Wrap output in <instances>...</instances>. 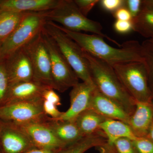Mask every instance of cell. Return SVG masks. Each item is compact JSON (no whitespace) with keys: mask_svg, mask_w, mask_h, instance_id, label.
<instances>
[{"mask_svg":"<svg viewBox=\"0 0 153 153\" xmlns=\"http://www.w3.org/2000/svg\"><path fill=\"white\" fill-rule=\"evenodd\" d=\"M100 1L102 7L105 10L113 13L118 9L124 7V0H102Z\"/></svg>","mask_w":153,"mask_h":153,"instance_id":"4dcf8cb0","label":"cell"},{"mask_svg":"<svg viewBox=\"0 0 153 153\" xmlns=\"http://www.w3.org/2000/svg\"><path fill=\"white\" fill-rule=\"evenodd\" d=\"M46 21L42 12L26 13L18 27L2 42L0 60L25 47L42 32Z\"/></svg>","mask_w":153,"mask_h":153,"instance_id":"5b68a950","label":"cell"},{"mask_svg":"<svg viewBox=\"0 0 153 153\" xmlns=\"http://www.w3.org/2000/svg\"><path fill=\"white\" fill-rule=\"evenodd\" d=\"M10 84L7 71L4 60H0V105L4 104L6 101Z\"/></svg>","mask_w":153,"mask_h":153,"instance_id":"484cf974","label":"cell"},{"mask_svg":"<svg viewBox=\"0 0 153 153\" xmlns=\"http://www.w3.org/2000/svg\"><path fill=\"white\" fill-rule=\"evenodd\" d=\"M2 125V122L0 121V132H1V128Z\"/></svg>","mask_w":153,"mask_h":153,"instance_id":"74e56055","label":"cell"},{"mask_svg":"<svg viewBox=\"0 0 153 153\" xmlns=\"http://www.w3.org/2000/svg\"><path fill=\"white\" fill-rule=\"evenodd\" d=\"M96 148L100 153H137L132 140L127 138L119 139L110 146L103 144Z\"/></svg>","mask_w":153,"mask_h":153,"instance_id":"cb8c5ba5","label":"cell"},{"mask_svg":"<svg viewBox=\"0 0 153 153\" xmlns=\"http://www.w3.org/2000/svg\"><path fill=\"white\" fill-rule=\"evenodd\" d=\"M60 149H46L35 147L30 149L24 153H58Z\"/></svg>","mask_w":153,"mask_h":153,"instance_id":"e575fe53","label":"cell"},{"mask_svg":"<svg viewBox=\"0 0 153 153\" xmlns=\"http://www.w3.org/2000/svg\"><path fill=\"white\" fill-rule=\"evenodd\" d=\"M146 137L153 142V123L150 128Z\"/></svg>","mask_w":153,"mask_h":153,"instance_id":"8d00e7d4","label":"cell"},{"mask_svg":"<svg viewBox=\"0 0 153 153\" xmlns=\"http://www.w3.org/2000/svg\"><path fill=\"white\" fill-rule=\"evenodd\" d=\"M47 88H50L33 80L14 83L10 85L7 97L4 104L10 102L29 101L43 99V94Z\"/></svg>","mask_w":153,"mask_h":153,"instance_id":"2e32d148","label":"cell"},{"mask_svg":"<svg viewBox=\"0 0 153 153\" xmlns=\"http://www.w3.org/2000/svg\"><path fill=\"white\" fill-rule=\"evenodd\" d=\"M0 132L2 153H24L35 148L27 136L13 124L2 122Z\"/></svg>","mask_w":153,"mask_h":153,"instance_id":"7c38bea8","label":"cell"},{"mask_svg":"<svg viewBox=\"0 0 153 153\" xmlns=\"http://www.w3.org/2000/svg\"><path fill=\"white\" fill-rule=\"evenodd\" d=\"M126 90L138 102H150L153 97L149 86L147 72L144 62L134 61L113 66Z\"/></svg>","mask_w":153,"mask_h":153,"instance_id":"8992f818","label":"cell"},{"mask_svg":"<svg viewBox=\"0 0 153 153\" xmlns=\"http://www.w3.org/2000/svg\"><path fill=\"white\" fill-rule=\"evenodd\" d=\"M149 40H150L151 42H152V43H153V38H151V39H149Z\"/></svg>","mask_w":153,"mask_h":153,"instance_id":"ab89813d","label":"cell"},{"mask_svg":"<svg viewBox=\"0 0 153 153\" xmlns=\"http://www.w3.org/2000/svg\"><path fill=\"white\" fill-rule=\"evenodd\" d=\"M153 11V0H142V10Z\"/></svg>","mask_w":153,"mask_h":153,"instance_id":"d590c367","label":"cell"},{"mask_svg":"<svg viewBox=\"0 0 153 153\" xmlns=\"http://www.w3.org/2000/svg\"><path fill=\"white\" fill-rule=\"evenodd\" d=\"M58 25L83 51L111 66L134 61L144 62L141 44L138 41H128L123 43L120 48H114L107 44L101 36L69 31Z\"/></svg>","mask_w":153,"mask_h":153,"instance_id":"6da1fadb","label":"cell"},{"mask_svg":"<svg viewBox=\"0 0 153 153\" xmlns=\"http://www.w3.org/2000/svg\"><path fill=\"white\" fill-rule=\"evenodd\" d=\"M43 30L55 42L78 78L82 82L94 84L89 63L81 47L56 23L47 21Z\"/></svg>","mask_w":153,"mask_h":153,"instance_id":"277c9868","label":"cell"},{"mask_svg":"<svg viewBox=\"0 0 153 153\" xmlns=\"http://www.w3.org/2000/svg\"><path fill=\"white\" fill-rule=\"evenodd\" d=\"M107 118L93 110L88 108L80 114L74 121L83 136L102 132L100 126Z\"/></svg>","mask_w":153,"mask_h":153,"instance_id":"ffe728a7","label":"cell"},{"mask_svg":"<svg viewBox=\"0 0 153 153\" xmlns=\"http://www.w3.org/2000/svg\"><path fill=\"white\" fill-rule=\"evenodd\" d=\"M97 89L94 84L82 82L72 88L70 91L69 108L57 120L73 121L82 111L89 108L91 99Z\"/></svg>","mask_w":153,"mask_h":153,"instance_id":"8fae6325","label":"cell"},{"mask_svg":"<svg viewBox=\"0 0 153 153\" xmlns=\"http://www.w3.org/2000/svg\"><path fill=\"white\" fill-rule=\"evenodd\" d=\"M45 123L56 138L65 146L83 137L74 120H57L49 117Z\"/></svg>","mask_w":153,"mask_h":153,"instance_id":"ac0fdd59","label":"cell"},{"mask_svg":"<svg viewBox=\"0 0 153 153\" xmlns=\"http://www.w3.org/2000/svg\"><path fill=\"white\" fill-rule=\"evenodd\" d=\"M42 13L46 21L58 23L66 30L92 33L121 47L120 44L102 32V26L99 22L84 16L77 8L74 0H59L55 8Z\"/></svg>","mask_w":153,"mask_h":153,"instance_id":"3957f363","label":"cell"},{"mask_svg":"<svg viewBox=\"0 0 153 153\" xmlns=\"http://www.w3.org/2000/svg\"><path fill=\"white\" fill-rule=\"evenodd\" d=\"M2 44V42L0 41V51H1V47Z\"/></svg>","mask_w":153,"mask_h":153,"instance_id":"f35d334b","label":"cell"},{"mask_svg":"<svg viewBox=\"0 0 153 153\" xmlns=\"http://www.w3.org/2000/svg\"><path fill=\"white\" fill-rule=\"evenodd\" d=\"M114 27L117 33L120 34H126L133 30L132 21H123L116 20Z\"/></svg>","mask_w":153,"mask_h":153,"instance_id":"1f68e13d","label":"cell"},{"mask_svg":"<svg viewBox=\"0 0 153 153\" xmlns=\"http://www.w3.org/2000/svg\"><path fill=\"white\" fill-rule=\"evenodd\" d=\"M107 119L121 121L128 125L130 116L116 102L100 93L97 88L92 96L89 108Z\"/></svg>","mask_w":153,"mask_h":153,"instance_id":"5bb4252c","label":"cell"},{"mask_svg":"<svg viewBox=\"0 0 153 153\" xmlns=\"http://www.w3.org/2000/svg\"><path fill=\"white\" fill-rule=\"evenodd\" d=\"M100 128L106 137V141L104 144L106 146L112 145L121 138H127L132 140L137 138L129 126L121 121L106 119L100 125Z\"/></svg>","mask_w":153,"mask_h":153,"instance_id":"d6986e66","label":"cell"},{"mask_svg":"<svg viewBox=\"0 0 153 153\" xmlns=\"http://www.w3.org/2000/svg\"><path fill=\"white\" fill-rule=\"evenodd\" d=\"M3 60L5 63L10 85L33 80L32 64L23 48Z\"/></svg>","mask_w":153,"mask_h":153,"instance_id":"4fadbf2b","label":"cell"},{"mask_svg":"<svg viewBox=\"0 0 153 153\" xmlns=\"http://www.w3.org/2000/svg\"><path fill=\"white\" fill-rule=\"evenodd\" d=\"M113 14L117 20L130 21L132 20L131 14L125 7H122L118 9Z\"/></svg>","mask_w":153,"mask_h":153,"instance_id":"836d02e7","label":"cell"},{"mask_svg":"<svg viewBox=\"0 0 153 153\" xmlns=\"http://www.w3.org/2000/svg\"><path fill=\"white\" fill-rule=\"evenodd\" d=\"M26 13L0 10V41L3 42L13 33Z\"/></svg>","mask_w":153,"mask_h":153,"instance_id":"7402d4cb","label":"cell"},{"mask_svg":"<svg viewBox=\"0 0 153 153\" xmlns=\"http://www.w3.org/2000/svg\"><path fill=\"white\" fill-rule=\"evenodd\" d=\"M42 106L44 113L53 119H58L63 114V112L60 111L56 105L46 100L43 101Z\"/></svg>","mask_w":153,"mask_h":153,"instance_id":"f546056e","label":"cell"},{"mask_svg":"<svg viewBox=\"0 0 153 153\" xmlns=\"http://www.w3.org/2000/svg\"><path fill=\"white\" fill-rule=\"evenodd\" d=\"M83 52L89 63L91 78L97 90L120 105L129 115H131L135 109L137 102L126 90L113 66L85 51Z\"/></svg>","mask_w":153,"mask_h":153,"instance_id":"7a4b0ae2","label":"cell"},{"mask_svg":"<svg viewBox=\"0 0 153 153\" xmlns=\"http://www.w3.org/2000/svg\"><path fill=\"white\" fill-rule=\"evenodd\" d=\"M77 8L84 16L87 17L91 10L100 1L98 0H74Z\"/></svg>","mask_w":153,"mask_h":153,"instance_id":"83f0119b","label":"cell"},{"mask_svg":"<svg viewBox=\"0 0 153 153\" xmlns=\"http://www.w3.org/2000/svg\"><path fill=\"white\" fill-rule=\"evenodd\" d=\"M23 48L32 64L33 80L54 89L51 60L42 32Z\"/></svg>","mask_w":153,"mask_h":153,"instance_id":"9c48e42d","label":"cell"},{"mask_svg":"<svg viewBox=\"0 0 153 153\" xmlns=\"http://www.w3.org/2000/svg\"><path fill=\"white\" fill-rule=\"evenodd\" d=\"M142 0H126L124 7L131 14L132 19L137 16L142 11Z\"/></svg>","mask_w":153,"mask_h":153,"instance_id":"f1b7e54d","label":"cell"},{"mask_svg":"<svg viewBox=\"0 0 153 153\" xmlns=\"http://www.w3.org/2000/svg\"><path fill=\"white\" fill-rule=\"evenodd\" d=\"M45 121L14 125L27 136L35 147L46 149H60L66 146L57 139L45 124Z\"/></svg>","mask_w":153,"mask_h":153,"instance_id":"30bf717a","label":"cell"},{"mask_svg":"<svg viewBox=\"0 0 153 153\" xmlns=\"http://www.w3.org/2000/svg\"><path fill=\"white\" fill-rule=\"evenodd\" d=\"M59 0H0V10L18 13L42 12L55 8Z\"/></svg>","mask_w":153,"mask_h":153,"instance_id":"e0dca14e","label":"cell"},{"mask_svg":"<svg viewBox=\"0 0 153 153\" xmlns=\"http://www.w3.org/2000/svg\"><path fill=\"white\" fill-rule=\"evenodd\" d=\"M106 138L103 132L83 137L60 149L58 153H84L91 148L98 147L105 143Z\"/></svg>","mask_w":153,"mask_h":153,"instance_id":"44dd1931","label":"cell"},{"mask_svg":"<svg viewBox=\"0 0 153 153\" xmlns=\"http://www.w3.org/2000/svg\"><path fill=\"white\" fill-rule=\"evenodd\" d=\"M43 99L29 101L10 102L0 105V121L18 124L42 122L49 116L43 109Z\"/></svg>","mask_w":153,"mask_h":153,"instance_id":"52a82bcc","label":"cell"},{"mask_svg":"<svg viewBox=\"0 0 153 153\" xmlns=\"http://www.w3.org/2000/svg\"><path fill=\"white\" fill-rule=\"evenodd\" d=\"M141 49L146 68L149 86L153 97V43L147 39L141 44Z\"/></svg>","mask_w":153,"mask_h":153,"instance_id":"d4e9b609","label":"cell"},{"mask_svg":"<svg viewBox=\"0 0 153 153\" xmlns=\"http://www.w3.org/2000/svg\"><path fill=\"white\" fill-rule=\"evenodd\" d=\"M42 98L43 100L49 102L57 106L61 105L60 96L53 88H47L44 91L42 95Z\"/></svg>","mask_w":153,"mask_h":153,"instance_id":"d6a6232c","label":"cell"},{"mask_svg":"<svg viewBox=\"0 0 153 153\" xmlns=\"http://www.w3.org/2000/svg\"><path fill=\"white\" fill-rule=\"evenodd\" d=\"M132 21L134 31L145 38H153V11L142 10Z\"/></svg>","mask_w":153,"mask_h":153,"instance_id":"603a6c76","label":"cell"},{"mask_svg":"<svg viewBox=\"0 0 153 153\" xmlns=\"http://www.w3.org/2000/svg\"><path fill=\"white\" fill-rule=\"evenodd\" d=\"M137 153H153V142L146 137H137L132 140Z\"/></svg>","mask_w":153,"mask_h":153,"instance_id":"4316f807","label":"cell"},{"mask_svg":"<svg viewBox=\"0 0 153 153\" xmlns=\"http://www.w3.org/2000/svg\"><path fill=\"white\" fill-rule=\"evenodd\" d=\"M153 123V100L137 102L136 108L130 116L128 125L136 137H146Z\"/></svg>","mask_w":153,"mask_h":153,"instance_id":"9a60e30c","label":"cell"},{"mask_svg":"<svg viewBox=\"0 0 153 153\" xmlns=\"http://www.w3.org/2000/svg\"><path fill=\"white\" fill-rule=\"evenodd\" d=\"M0 153H2L1 152V150H0Z\"/></svg>","mask_w":153,"mask_h":153,"instance_id":"60d3db41","label":"cell"},{"mask_svg":"<svg viewBox=\"0 0 153 153\" xmlns=\"http://www.w3.org/2000/svg\"><path fill=\"white\" fill-rule=\"evenodd\" d=\"M42 34L51 60L54 89L60 92H65L79 83V79L52 38L44 30Z\"/></svg>","mask_w":153,"mask_h":153,"instance_id":"ba28073f","label":"cell"}]
</instances>
